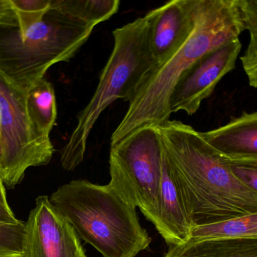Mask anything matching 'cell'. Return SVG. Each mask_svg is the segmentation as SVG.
<instances>
[{
  "label": "cell",
  "mask_w": 257,
  "mask_h": 257,
  "mask_svg": "<svg viewBox=\"0 0 257 257\" xmlns=\"http://www.w3.org/2000/svg\"><path fill=\"white\" fill-rule=\"evenodd\" d=\"M156 127L194 227L257 212V195L235 178L227 158L200 131L177 120Z\"/></svg>",
  "instance_id": "cell-1"
},
{
  "label": "cell",
  "mask_w": 257,
  "mask_h": 257,
  "mask_svg": "<svg viewBox=\"0 0 257 257\" xmlns=\"http://www.w3.org/2000/svg\"><path fill=\"white\" fill-rule=\"evenodd\" d=\"M244 30L238 0H195L190 35L173 55L147 74L111 135V146L139 128L169 122L171 96L183 75L205 54L239 39Z\"/></svg>",
  "instance_id": "cell-2"
},
{
  "label": "cell",
  "mask_w": 257,
  "mask_h": 257,
  "mask_svg": "<svg viewBox=\"0 0 257 257\" xmlns=\"http://www.w3.org/2000/svg\"><path fill=\"white\" fill-rule=\"evenodd\" d=\"M49 199L78 237L102 257H136L152 241L139 223L136 208L109 184L72 181Z\"/></svg>",
  "instance_id": "cell-3"
},
{
  "label": "cell",
  "mask_w": 257,
  "mask_h": 257,
  "mask_svg": "<svg viewBox=\"0 0 257 257\" xmlns=\"http://www.w3.org/2000/svg\"><path fill=\"white\" fill-rule=\"evenodd\" d=\"M150 27L148 12L113 31L112 52L101 72L97 87L77 116L76 125L60 152L64 170H75L82 162L89 136L101 114L117 100L128 102L157 65L150 48Z\"/></svg>",
  "instance_id": "cell-4"
},
{
  "label": "cell",
  "mask_w": 257,
  "mask_h": 257,
  "mask_svg": "<svg viewBox=\"0 0 257 257\" xmlns=\"http://www.w3.org/2000/svg\"><path fill=\"white\" fill-rule=\"evenodd\" d=\"M93 30L51 7L24 35L18 27H0V73L28 92L51 66L73 58Z\"/></svg>",
  "instance_id": "cell-5"
},
{
  "label": "cell",
  "mask_w": 257,
  "mask_h": 257,
  "mask_svg": "<svg viewBox=\"0 0 257 257\" xmlns=\"http://www.w3.org/2000/svg\"><path fill=\"white\" fill-rule=\"evenodd\" d=\"M163 151L157 127L139 128L111 146L109 185L155 226Z\"/></svg>",
  "instance_id": "cell-6"
},
{
  "label": "cell",
  "mask_w": 257,
  "mask_h": 257,
  "mask_svg": "<svg viewBox=\"0 0 257 257\" xmlns=\"http://www.w3.org/2000/svg\"><path fill=\"white\" fill-rule=\"evenodd\" d=\"M27 92L14 85L0 73V129L3 148L0 178L14 189L31 167L46 165L54 148L50 136L41 133L32 122L27 106Z\"/></svg>",
  "instance_id": "cell-7"
},
{
  "label": "cell",
  "mask_w": 257,
  "mask_h": 257,
  "mask_svg": "<svg viewBox=\"0 0 257 257\" xmlns=\"http://www.w3.org/2000/svg\"><path fill=\"white\" fill-rule=\"evenodd\" d=\"M23 257H87L72 225L41 196L25 222Z\"/></svg>",
  "instance_id": "cell-8"
},
{
  "label": "cell",
  "mask_w": 257,
  "mask_h": 257,
  "mask_svg": "<svg viewBox=\"0 0 257 257\" xmlns=\"http://www.w3.org/2000/svg\"><path fill=\"white\" fill-rule=\"evenodd\" d=\"M239 39L208 53L183 75L172 92V113L183 111L188 116L197 113L201 104L214 92L219 81L235 68L241 50Z\"/></svg>",
  "instance_id": "cell-9"
},
{
  "label": "cell",
  "mask_w": 257,
  "mask_h": 257,
  "mask_svg": "<svg viewBox=\"0 0 257 257\" xmlns=\"http://www.w3.org/2000/svg\"><path fill=\"white\" fill-rule=\"evenodd\" d=\"M195 0H172L150 11V48L156 66L173 55L185 42L194 23Z\"/></svg>",
  "instance_id": "cell-10"
},
{
  "label": "cell",
  "mask_w": 257,
  "mask_h": 257,
  "mask_svg": "<svg viewBox=\"0 0 257 257\" xmlns=\"http://www.w3.org/2000/svg\"><path fill=\"white\" fill-rule=\"evenodd\" d=\"M154 226L169 246L188 241L194 228L182 193L172 176L164 152L158 220Z\"/></svg>",
  "instance_id": "cell-11"
},
{
  "label": "cell",
  "mask_w": 257,
  "mask_h": 257,
  "mask_svg": "<svg viewBox=\"0 0 257 257\" xmlns=\"http://www.w3.org/2000/svg\"><path fill=\"white\" fill-rule=\"evenodd\" d=\"M201 134L227 159H257V112L244 113L226 125Z\"/></svg>",
  "instance_id": "cell-12"
},
{
  "label": "cell",
  "mask_w": 257,
  "mask_h": 257,
  "mask_svg": "<svg viewBox=\"0 0 257 257\" xmlns=\"http://www.w3.org/2000/svg\"><path fill=\"white\" fill-rule=\"evenodd\" d=\"M164 257H257L254 238L188 240L169 247Z\"/></svg>",
  "instance_id": "cell-13"
},
{
  "label": "cell",
  "mask_w": 257,
  "mask_h": 257,
  "mask_svg": "<svg viewBox=\"0 0 257 257\" xmlns=\"http://www.w3.org/2000/svg\"><path fill=\"white\" fill-rule=\"evenodd\" d=\"M27 106L30 119L42 134L50 136L57 118L54 86L44 77L27 92Z\"/></svg>",
  "instance_id": "cell-14"
},
{
  "label": "cell",
  "mask_w": 257,
  "mask_h": 257,
  "mask_svg": "<svg viewBox=\"0 0 257 257\" xmlns=\"http://www.w3.org/2000/svg\"><path fill=\"white\" fill-rule=\"evenodd\" d=\"M120 3L119 0H51V7L95 28L117 13Z\"/></svg>",
  "instance_id": "cell-15"
},
{
  "label": "cell",
  "mask_w": 257,
  "mask_h": 257,
  "mask_svg": "<svg viewBox=\"0 0 257 257\" xmlns=\"http://www.w3.org/2000/svg\"><path fill=\"white\" fill-rule=\"evenodd\" d=\"M220 238L257 239V212L224 222L195 226L189 240Z\"/></svg>",
  "instance_id": "cell-16"
},
{
  "label": "cell",
  "mask_w": 257,
  "mask_h": 257,
  "mask_svg": "<svg viewBox=\"0 0 257 257\" xmlns=\"http://www.w3.org/2000/svg\"><path fill=\"white\" fill-rule=\"evenodd\" d=\"M243 21L250 34L248 46L240 57L251 87L257 89V10L247 4L240 5Z\"/></svg>",
  "instance_id": "cell-17"
},
{
  "label": "cell",
  "mask_w": 257,
  "mask_h": 257,
  "mask_svg": "<svg viewBox=\"0 0 257 257\" xmlns=\"http://www.w3.org/2000/svg\"><path fill=\"white\" fill-rule=\"evenodd\" d=\"M18 22V33L24 35L42 21L51 9V0H11Z\"/></svg>",
  "instance_id": "cell-18"
},
{
  "label": "cell",
  "mask_w": 257,
  "mask_h": 257,
  "mask_svg": "<svg viewBox=\"0 0 257 257\" xmlns=\"http://www.w3.org/2000/svg\"><path fill=\"white\" fill-rule=\"evenodd\" d=\"M25 222H0V257H23Z\"/></svg>",
  "instance_id": "cell-19"
},
{
  "label": "cell",
  "mask_w": 257,
  "mask_h": 257,
  "mask_svg": "<svg viewBox=\"0 0 257 257\" xmlns=\"http://www.w3.org/2000/svg\"><path fill=\"white\" fill-rule=\"evenodd\" d=\"M229 168L235 178L257 195V159L229 160Z\"/></svg>",
  "instance_id": "cell-20"
},
{
  "label": "cell",
  "mask_w": 257,
  "mask_h": 257,
  "mask_svg": "<svg viewBox=\"0 0 257 257\" xmlns=\"http://www.w3.org/2000/svg\"><path fill=\"white\" fill-rule=\"evenodd\" d=\"M0 27H18V18L11 0H0Z\"/></svg>",
  "instance_id": "cell-21"
},
{
  "label": "cell",
  "mask_w": 257,
  "mask_h": 257,
  "mask_svg": "<svg viewBox=\"0 0 257 257\" xmlns=\"http://www.w3.org/2000/svg\"><path fill=\"white\" fill-rule=\"evenodd\" d=\"M18 219L15 217L13 211H7V210L0 206V222H6V223H15L18 221Z\"/></svg>",
  "instance_id": "cell-22"
},
{
  "label": "cell",
  "mask_w": 257,
  "mask_h": 257,
  "mask_svg": "<svg viewBox=\"0 0 257 257\" xmlns=\"http://www.w3.org/2000/svg\"><path fill=\"white\" fill-rule=\"evenodd\" d=\"M0 206L3 207L7 211H12V208L8 203L7 196H6V187H5L4 183L0 178Z\"/></svg>",
  "instance_id": "cell-23"
},
{
  "label": "cell",
  "mask_w": 257,
  "mask_h": 257,
  "mask_svg": "<svg viewBox=\"0 0 257 257\" xmlns=\"http://www.w3.org/2000/svg\"><path fill=\"white\" fill-rule=\"evenodd\" d=\"M3 140H2L1 129H0V176L3 173Z\"/></svg>",
  "instance_id": "cell-24"
}]
</instances>
